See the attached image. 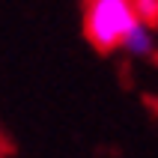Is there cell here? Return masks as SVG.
<instances>
[{"mask_svg":"<svg viewBox=\"0 0 158 158\" xmlns=\"http://www.w3.org/2000/svg\"><path fill=\"white\" fill-rule=\"evenodd\" d=\"M131 0H87L84 6V30L96 51H114L125 39V33L137 24Z\"/></svg>","mask_w":158,"mask_h":158,"instance_id":"cell-1","label":"cell"},{"mask_svg":"<svg viewBox=\"0 0 158 158\" xmlns=\"http://www.w3.org/2000/svg\"><path fill=\"white\" fill-rule=\"evenodd\" d=\"M123 51H128L131 57H149L155 54V39H152V24L146 21H137V24L125 33L123 45H119Z\"/></svg>","mask_w":158,"mask_h":158,"instance_id":"cell-2","label":"cell"},{"mask_svg":"<svg viewBox=\"0 0 158 158\" xmlns=\"http://www.w3.org/2000/svg\"><path fill=\"white\" fill-rule=\"evenodd\" d=\"M134 3V15L146 21V24H158V0H131Z\"/></svg>","mask_w":158,"mask_h":158,"instance_id":"cell-3","label":"cell"},{"mask_svg":"<svg viewBox=\"0 0 158 158\" xmlns=\"http://www.w3.org/2000/svg\"><path fill=\"white\" fill-rule=\"evenodd\" d=\"M6 152H9V143H6V137L0 134V158H6Z\"/></svg>","mask_w":158,"mask_h":158,"instance_id":"cell-4","label":"cell"}]
</instances>
